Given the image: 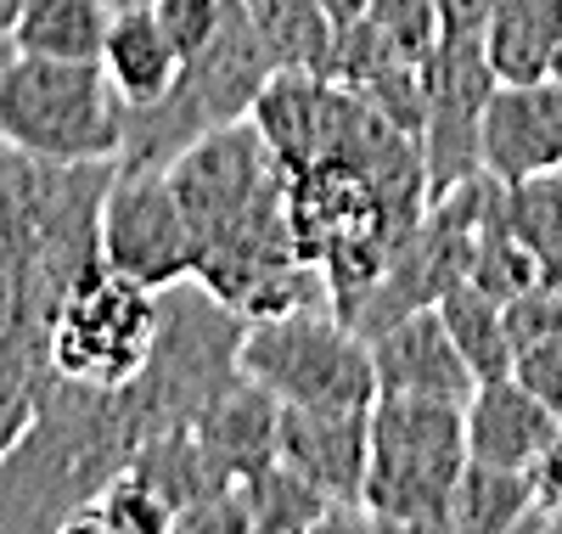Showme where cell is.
Returning a JSON list of instances; mask_svg holds the SVG:
<instances>
[{
    "label": "cell",
    "mask_w": 562,
    "mask_h": 534,
    "mask_svg": "<svg viewBox=\"0 0 562 534\" xmlns=\"http://www.w3.org/2000/svg\"><path fill=\"white\" fill-rule=\"evenodd\" d=\"M140 450L124 388H85L52 371L23 440L0 456V534H52L102 496Z\"/></svg>",
    "instance_id": "obj_1"
},
{
    "label": "cell",
    "mask_w": 562,
    "mask_h": 534,
    "mask_svg": "<svg viewBox=\"0 0 562 534\" xmlns=\"http://www.w3.org/2000/svg\"><path fill=\"white\" fill-rule=\"evenodd\" d=\"M467 467V400L378 394L366 433L360 507L371 529L450 534V496Z\"/></svg>",
    "instance_id": "obj_2"
},
{
    "label": "cell",
    "mask_w": 562,
    "mask_h": 534,
    "mask_svg": "<svg viewBox=\"0 0 562 534\" xmlns=\"http://www.w3.org/2000/svg\"><path fill=\"white\" fill-rule=\"evenodd\" d=\"M124 96L102 63L79 57H0V141L45 164H119Z\"/></svg>",
    "instance_id": "obj_3"
},
{
    "label": "cell",
    "mask_w": 562,
    "mask_h": 534,
    "mask_svg": "<svg viewBox=\"0 0 562 534\" xmlns=\"http://www.w3.org/2000/svg\"><path fill=\"white\" fill-rule=\"evenodd\" d=\"M270 74H276V57H270V45L259 40L248 7L243 0H225L220 34L203 45L198 57H186V68L169 85V96H158L153 108H130L119 164L169 169L209 130L248 119L254 102H259V90L270 85Z\"/></svg>",
    "instance_id": "obj_4"
},
{
    "label": "cell",
    "mask_w": 562,
    "mask_h": 534,
    "mask_svg": "<svg viewBox=\"0 0 562 534\" xmlns=\"http://www.w3.org/2000/svg\"><path fill=\"white\" fill-rule=\"evenodd\" d=\"M158 299H164V321H158L153 360L124 388L140 445L169 427H192L231 382H243L237 349L248 321L237 310L220 304L203 281H175Z\"/></svg>",
    "instance_id": "obj_5"
},
{
    "label": "cell",
    "mask_w": 562,
    "mask_h": 534,
    "mask_svg": "<svg viewBox=\"0 0 562 534\" xmlns=\"http://www.w3.org/2000/svg\"><path fill=\"white\" fill-rule=\"evenodd\" d=\"M243 377L259 382L276 405L366 411L378 400L371 344L338 310H288L243 326Z\"/></svg>",
    "instance_id": "obj_6"
},
{
    "label": "cell",
    "mask_w": 562,
    "mask_h": 534,
    "mask_svg": "<svg viewBox=\"0 0 562 534\" xmlns=\"http://www.w3.org/2000/svg\"><path fill=\"white\" fill-rule=\"evenodd\" d=\"M164 299L119 270L85 276L52 321V371L85 388H130L153 360Z\"/></svg>",
    "instance_id": "obj_7"
},
{
    "label": "cell",
    "mask_w": 562,
    "mask_h": 534,
    "mask_svg": "<svg viewBox=\"0 0 562 534\" xmlns=\"http://www.w3.org/2000/svg\"><path fill=\"white\" fill-rule=\"evenodd\" d=\"M169 186L192 220L198 254L209 242L243 231L248 220H259L265 209L288 203V169L270 153V141L259 135L254 119L220 124L203 141H192L175 164H169Z\"/></svg>",
    "instance_id": "obj_8"
},
{
    "label": "cell",
    "mask_w": 562,
    "mask_h": 534,
    "mask_svg": "<svg viewBox=\"0 0 562 534\" xmlns=\"http://www.w3.org/2000/svg\"><path fill=\"white\" fill-rule=\"evenodd\" d=\"M102 265L140 287H158V293L175 281H192L198 236L169 186V169L113 164L102 198Z\"/></svg>",
    "instance_id": "obj_9"
},
{
    "label": "cell",
    "mask_w": 562,
    "mask_h": 534,
    "mask_svg": "<svg viewBox=\"0 0 562 534\" xmlns=\"http://www.w3.org/2000/svg\"><path fill=\"white\" fill-rule=\"evenodd\" d=\"M479 169L495 186L562 169V74L495 79L479 119Z\"/></svg>",
    "instance_id": "obj_10"
},
{
    "label": "cell",
    "mask_w": 562,
    "mask_h": 534,
    "mask_svg": "<svg viewBox=\"0 0 562 534\" xmlns=\"http://www.w3.org/2000/svg\"><path fill=\"white\" fill-rule=\"evenodd\" d=\"M366 433H371V405L366 411L281 405V422H276V461L293 467L310 490H321L344 512V523H355V529H371V518L360 507Z\"/></svg>",
    "instance_id": "obj_11"
},
{
    "label": "cell",
    "mask_w": 562,
    "mask_h": 534,
    "mask_svg": "<svg viewBox=\"0 0 562 534\" xmlns=\"http://www.w3.org/2000/svg\"><path fill=\"white\" fill-rule=\"evenodd\" d=\"M371 366H378V394H439V400H467L479 388L467 355L434 304H416L394 315L389 326L366 332Z\"/></svg>",
    "instance_id": "obj_12"
},
{
    "label": "cell",
    "mask_w": 562,
    "mask_h": 534,
    "mask_svg": "<svg viewBox=\"0 0 562 534\" xmlns=\"http://www.w3.org/2000/svg\"><path fill=\"white\" fill-rule=\"evenodd\" d=\"M562 416L535 400L518 377H484L467 394V461H490V467H518L529 472L535 456L557 440Z\"/></svg>",
    "instance_id": "obj_13"
},
{
    "label": "cell",
    "mask_w": 562,
    "mask_h": 534,
    "mask_svg": "<svg viewBox=\"0 0 562 534\" xmlns=\"http://www.w3.org/2000/svg\"><path fill=\"white\" fill-rule=\"evenodd\" d=\"M102 68H108L113 90L124 96V108H153L158 96H169L186 57L175 52L153 0H119L113 7V23L102 40Z\"/></svg>",
    "instance_id": "obj_14"
},
{
    "label": "cell",
    "mask_w": 562,
    "mask_h": 534,
    "mask_svg": "<svg viewBox=\"0 0 562 534\" xmlns=\"http://www.w3.org/2000/svg\"><path fill=\"white\" fill-rule=\"evenodd\" d=\"M276 422H281V405L265 394L259 382H231L225 394L192 422L198 445L209 450V461L231 478L243 483L254 478L265 461H276Z\"/></svg>",
    "instance_id": "obj_15"
},
{
    "label": "cell",
    "mask_w": 562,
    "mask_h": 534,
    "mask_svg": "<svg viewBox=\"0 0 562 534\" xmlns=\"http://www.w3.org/2000/svg\"><path fill=\"white\" fill-rule=\"evenodd\" d=\"M484 63L495 79H546L562 68V0H495L484 18Z\"/></svg>",
    "instance_id": "obj_16"
},
{
    "label": "cell",
    "mask_w": 562,
    "mask_h": 534,
    "mask_svg": "<svg viewBox=\"0 0 562 534\" xmlns=\"http://www.w3.org/2000/svg\"><path fill=\"white\" fill-rule=\"evenodd\" d=\"M119 0H23V12L7 29L12 52L34 57H79L102 63V40Z\"/></svg>",
    "instance_id": "obj_17"
},
{
    "label": "cell",
    "mask_w": 562,
    "mask_h": 534,
    "mask_svg": "<svg viewBox=\"0 0 562 534\" xmlns=\"http://www.w3.org/2000/svg\"><path fill=\"white\" fill-rule=\"evenodd\" d=\"M529 512H535L529 472L467 461L450 496V534H512V529H529Z\"/></svg>",
    "instance_id": "obj_18"
},
{
    "label": "cell",
    "mask_w": 562,
    "mask_h": 534,
    "mask_svg": "<svg viewBox=\"0 0 562 534\" xmlns=\"http://www.w3.org/2000/svg\"><path fill=\"white\" fill-rule=\"evenodd\" d=\"M434 310L445 315L456 349L467 355L473 377H506L512 371V337H506V315H501V299L484 293L473 276H456L445 293L434 299Z\"/></svg>",
    "instance_id": "obj_19"
},
{
    "label": "cell",
    "mask_w": 562,
    "mask_h": 534,
    "mask_svg": "<svg viewBox=\"0 0 562 534\" xmlns=\"http://www.w3.org/2000/svg\"><path fill=\"white\" fill-rule=\"evenodd\" d=\"M259 40L270 45L276 68H333L338 29L326 18L321 0H243Z\"/></svg>",
    "instance_id": "obj_20"
},
{
    "label": "cell",
    "mask_w": 562,
    "mask_h": 534,
    "mask_svg": "<svg viewBox=\"0 0 562 534\" xmlns=\"http://www.w3.org/2000/svg\"><path fill=\"white\" fill-rule=\"evenodd\" d=\"M495 209H501V225L512 231V242L529 248L546 276L562 281V169L495 186Z\"/></svg>",
    "instance_id": "obj_21"
},
{
    "label": "cell",
    "mask_w": 562,
    "mask_h": 534,
    "mask_svg": "<svg viewBox=\"0 0 562 534\" xmlns=\"http://www.w3.org/2000/svg\"><path fill=\"white\" fill-rule=\"evenodd\" d=\"M243 501H248V523L254 534H288V529H333L344 523V512L326 501L321 490H310V483L281 467V461H265L254 478L237 483Z\"/></svg>",
    "instance_id": "obj_22"
},
{
    "label": "cell",
    "mask_w": 562,
    "mask_h": 534,
    "mask_svg": "<svg viewBox=\"0 0 562 534\" xmlns=\"http://www.w3.org/2000/svg\"><path fill=\"white\" fill-rule=\"evenodd\" d=\"M74 529H102V534H175V507L153 490L135 467L102 483V496L90 501Z\"/></svg>",
    "instance_id": "obj_23"
},
{
    "label": "cell",
    "mask_w": 562,
    "mask_h": 534,
    "mask_svg": "<svg viewBox=\"0 0 562 534\" xmlns=\"http://www.w3.org/2000/svg\"><path fill=\"white\" fill-rule=\"evenodd\" d=\"M153 7H158V23L169 29L180 57H198L220 34V18H225V0H153Z\"/></svg>",
    "instance_id": "obj_24"
},
{
    "label": "cell",
    "mask_w": 562,
    "mask_h": 534,
    "mask_svg": "<svg viewBox=\"0 0 562 534\" xmlns=\"http://www.w3.org/2000/svg\"><path fill=\"white\" fill-rule=\"evenodd\" d=\"M512 377H518L535 400H546L562 416V332L535 337V344L512 349Z\"/></svg>",
    "instance_id": "obj_25"
},
{
    "label": "cell",
    "mask_w": 562,
    "mask_h": 534,
    "mask_svg": "<svg viewBox=\"0 0 562 534\" xmlns=\"http://www.w3.org/2000/svg\"><path fill=\"white\" fill-rule=\"evenodd\" d=\"M529 483H535V512H529V529H562V427H557V440L535 456Z\"/></svg>",
    "instance_id": "obj_26"
},
{
    "label": "cell",
    "mask_w": 562,
    "mask_h": 534,
    "mask_svg": "<svg viewBox=\"0 0 562 534\" xmlns=\"http://www.w3.org/2000/svg\"><path fill=\"white\" fill-rule=\"evenodd\" d=\"M434 7H439L445 34H484V18L495 0H434Z\"/></svg>",
    "instance_id": "obj_27"
},
{
    "label": "cell",
    "mask_w": 562,
    "mask_h": 534,
    "mask_svg": "<svg viewBox=\"0 0 562 534\" xmlns=\"http://www.w3.org/2000/svg\"><path fill=\"white\" fill-rule=\"evenodd\" d=\"M321 7H326V18H333V29L344 34V29H355L371 7H378V0H321Z\"/></svg>",
    "instance_id": "obj_28"
},
{
    "label": "cell",
    "mask_w": 562,
    "mask_h": 534,
    "mask_svg": "<svg viewBox=\"0 0 562 534\" xmlns=\"http://www.w3.org/2000/svg\"><path fill=\"white\" fill-rule=\"evenodd\" d=\"M7 52H12V45H7V40H0V57H7Z\"/></svg>",
    "instance_id": "obj_29"
},
{
    "label": "cell",
    "mask_w": 562,
    "mask_h": 534,
    "mask_svg": "<svg viewBox=\"0 0 562 534\" xmlns=\"http://www.w3.org/2000/svg\"><path fill=\"white\" fill-rule=\"evenodd\" d=\"M557 74H562V68H557Z\"/></svg>",
    "instance_id": "obj_30"
}]
</instances>
